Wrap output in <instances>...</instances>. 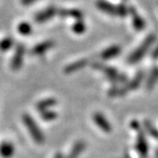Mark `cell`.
I'll list each match as a JSON object with an SVG mask.
<instances>
[{"label":"cell","instance_id":"6da1fadb","mask_svg":"<svg viewBox=\"0 0 158 158\" xmlns=\"http://www.w3.org/2000/svg\"><path fill=\"white\" fill-rule=\"evenodd\" d=\"M93 67L94 68V69L102 72L106 75V77L111 82L119 83V84H125L128 82L127 76L125 74L119 73L116 69H114V67H110V66H107L105 64L99 63V62L94 63Z\"/></svg>","mask_w":158,"mask_h":158},{"label":"cell","instance_id":"7a4b0ae2","mask_svg":"<svg viewBox=\"0 0 158 158\" xmlns=\"http://www.w3.org/2000/svg\"><path fill=\"white\" fill-rule=\"evenodd\" d=\"M96 7L102 10L103 13L108 14L112 16H120L124 17L129 14V8H127L124 4L114 5L111 4L106 0H97Z\"/></svg>","mask_w":158,"mask_h":158},{"label":"cell","instance_id":"3957f363","mask_svg":"<svg viewBox=\"0 0 158 158\" xmlns=\"http://www.w3.org/2000/svg\"><path fill=\"white\" fill-rule=\"evenodd\" d=\"M154 41H155V35H150L147 36L146 39L141 43L140 46L131 53V55L128 58V63L129 64H135V63L139 62L146 55V53L149 51V49L152 46Z\"/></svg>","mask_w":158,"mask_h":158},{"label":"cell","instance_id":"277c9868","mask_svg":"<svg viewBox=\"0 0 158 158\" xmlns=\"http://www.w3.org/2000/svg\"><path fill=\"white\" fill-rule=\"evenodd\" d=\"M22 120H23L24 125L26 126L27 130L29 131L33 141L36 142L39 145L43 144L45 141L44 133L41 131L40 128L38 127L36 122L33 120V118L31 115H29L28 114H23V116H22Z\"/></svg>","mask_w":158,"mask_h":158},{"label":"cell","instance_id":"5b68a950","mask_svg":"<svg viewBox=\"0 0 158 158\" xmlns=\"http://www.w3.org/2000/svg\"><path fill=\"white\" fill-rule=\"evenodd\" d=\"M131 129H133L137 131L136 150H137L139 155L142 158H147V156H148V152H149V146H148V143H147V140L145 137V133L141 130L139 123L136 120L131 121Z\"/></svg>","mask_w":158,"mask_h":158},{"label":"cell","instance_id":"8992f818","mask_svg":"<svg viewBox=\"0 0 158 158\" xmlns=\"http://www.w3.org/2000/svg\"><path fill=\"white\" fill-rule=\"evenodd\" d=\"M25 52L26 50L23 44H19L16 47L12 62H10V69L13 71H18L21 69L22 64H23V60H24Z\"/></svg>","mask_w":158,"mask_h":158},{"label":"cell","instance_id":"52a82bcc","mask_svg":"<svg viewBox=\"0 0 158 158\" xmlns=\"http://www.w3.org/2000/svg\"><path fill=\"white\" fill-rule=\"evenodd\" d=\"M93 119H94V122L95 123V125L104 132H110L111 131V126L110 122L108 121V119L101 114V112H94V115H93Z\"/></svg>","mask_w":158,"mask_h":158},{"label":"cell","instance_id":"ba28073f","mask_svg":"<svg viewBox=\"0 0 158 158\" xmlns=\"http://www.w3.org/2000/svg\"><path fill=\"white\" fill-rule=\"evenodd\" d=\"M129 14L131 15V22H132V26L136 31H143L146 27L145 20L140 16V15L137 13V10H135L133 7L129 8Z\"/></svg>","mask_w":158,"mask_h":158},{"label":"cell","instance_id":"9c48e42d","mask_svg":"<svg viewBox=\"0 0 158 158\" xmlns=\"http://www.w3.org/2000/svg\"><path fill=\"white\" fill-rule=\"evenodd\" d=\"M56 13H57L56 8L53 6H50L47 9L39 12L35 16V20L37 22V23H44V22H46V21L50 20L51 18H52L56 15Z\"/></svg>","mask_w":158,"mask_h":158},{"label":"cell","instance_id":"30bf717a","mask_svg":"<svg viewBox=\"0 0 158 158\" xmlns=\"http://www.w3.org/2000/svg\"><path fill=\"white\" fill-rule=\"evenodd\" d=\"M143 79H144V72H138L131 80L125 83V85H123V87H124V89H125V91L127 92V94L130 91H133V89H136L137 88H139Z\"/></svg>","mask_w":158,"mask_h":158},{"label":"cell","instance_id":"8fae6325","mask_svg":"<svg viewBox=\"0 0 158 158\" xmlns=\"http://www.w3.org/2000/svg\"><path fill=\"white\" fill-rule=\"evenodd\" d=\"M53 45H54V42L52 40H47V41L41 42L39 44L35 45V46L32 48L31 53L35 54V55H42L46 52H48L50 49H52L53 47Z\"/></svg>","mask_w":158,"mask_h":158},{"label":"cell","instance_id":"7c38bea8","mask_svg":"<svg viewBox=\"0 0 158 158\" xmlns=\"http://www.w3.org/2000/svg\"><path fill=\"white\" fill-rule=\"evenodd\" d=\"M89 63V60L84 58V59H80V60H77L75 62H73L71 64L68 65L65 69H64V72L66 73H75L77 71H80L82 70L83 68H85Z\"/></svg>","mask_w":158,"mask_h":158},{"label":"cell","instance_id":"4fadbf2b","mask_svg":"<svg viewBox=\"0 0 158 158\" xmlns=\"http://www.w3.org/2000/svg\"><path fill=\"white\" fill-rule=\"evenodd\" d=\"M15 154V146L9 141H3L0 144V155L3 158H10Z\"/></svg>","mask_w":158,"mask_h":158},{"label":"cell","instance_id":"5bb4252c","mask_svg":"<svg viewBox=\"0 0 158 158\" xmlns=\"http://www.w3.org/2000/svg\"><path fill=\"white\" fill-rule=\"evenodd\" d=\"M121 52V48L117 45H114V46H110L109 48H107L106 50H104L100 54L101 59L103 60H108L110 58H114L115 56H117L118 54H120Z\"/></svg>","mask_w":158,"mask_h":158},{"label":"cell","instance_id":"9a60e30c","mask_svg":"<svg viewBox=\"0 0 158 158\" xmlns=\"http://www.w3.org/2000/svg\"><path fill=\"white\" fill-rule=\"evenodd\" d=\"M58 15L63 17H70L75 20H81L83 17L82 13L76 9H61L58 10Z\"/></svg>","mask_w":158,"mask_h":158},{"label":"cell","instance_id":"2e32d148","mask_svg":"<svg viewBox=\"0 0 158 158\" xmlns=\"http://www.w3.org/2000/svg\"><path fill=\"white\" fill-rule=\"evenodd\" d=\"M157 82H158V67L155 66L152 69L150 75H149L148 79H147L146 89H148V91H152V89L155 87Z\"/></svg>","mask_w":158,"mask_h":158},{"label":"cell","instance_id":"e0dca14e","mask_svg":"<svg viewBox=\"0 0 158 158\" xmlns=\"http://www.w3.org/2000/svg\"><path fill=\"white\" fill-rule=\"evenodd\" d=\"M85 148H86V143L84 141H77L73 147L71 152L67 156V158H78L79 155L84 152Z\"/></svg>","mask_w":158,"mask_h":158},{"label":"cell","instance_id":"ac0fdd59","mask_svg":"<svg viewBox=\"0 0 158 158\" xmlns=\"http://www.w3.org/2000/svg\"><path fill=\"white\" fill-rule=\"evenodd\" d=\"M56 103H57V101H56L54 98H52V97L47 98V99H44V100L39 101V102L36 104V109H37V110L42 112L44 110H51V108L55 106Z\"/></svg>","mask_w":158,"mask_h":158},{"label":"cell","instance_id":"d6986e66","mask_svg":"<svg viewBox=\"0 0 158 158\" xmlns=\"http://www.w3.org/2000/svg\"><path fill=\"white\" fill-rule=\"evenodd\" d=\"M17 31L21 35H30L32 31V28L28 22H21L17 26Z\"/></svg>","mask_w":158,"mask_h":158},{"label":"cell","instance_id":"ffe728a7","mask_svg":"<svg viewBox=\"0 0 158 158\" xmlns=\"http://www.w3.org/2000/svg\"><path fill=\"white\" fill-rule=\"evenodd\" d=\"M144 125H145V128L147 130V131H148L152 136L155 139H158V130L152 125V123L149 120H146L144 122Z\"/></svg>","mask_w":158,"mask_h":158},{"label":"cell","instance_id":"44dd1931","mask_svg":"<svg viewBox=\"0 0 158 158\" xmlns=\"http://www.w3.org/2000/svg\"><path fill=\"white\" fill-rule=\"evenodd\" d=\"M14 45V40L10 37H6L0 41V52H7Z\"/></svg>","mask_w":158,"mask_h":158},{"label":"cell","instance_id":"7402d4cb","mask_svg":"<svg viewBox=\"0 0 158 158\" xmlns=\"http://www.w3.org/2000/svg\"><path fill=\"white\" fill-rule=\"evenodd\" d=\"M73 31L77 33V35H81L86 31V25L82 20H76L75 23L72 27Z\"/></svg>","mask_w":158,"mask_h":158},{"label":"cell","instance_id":"603a6c76","mask_svg":"<svg viewBox=\"0 0 158 158\" xmlns=\"http://www.w3.org/2000/svg\"><path fill=\"white\" fill-rule=\"evenodd\" d=\"M57 117V114L52 110H47L41 112V118L45 121H52Z\"/></svg>","mask_w":158,"mask_h":158},{"label":"cell","instance_id":"cb8c5ba5","mask_svg":"<svg viewBox=\"0 0 158 158\" xmlns=\"http://www.w3.org/2000/svg\"><path fill=\"white\" fill-rule=\"evenodd\" d=\"M36 0H21V4L24 5V6H28V5H31Z\"/></svg>","mask_w":158,"mask_h":158},{"label":"cell","instance_id":"d4e9b609","mask_svg":"<svg viewBox=\"0 0 158 158\" xmlns=\"http://www.w3.org/2000/svg\"><path fill=\"white\" fill-rule=\"evenodd\" d=\"M152 57L153 59H157V58H158V46L153 50V52H152Z\"/></svg>","mask_w":158,"mask_h":158},{"label":"cell","instance_id":"484cf974","mask_svg":"<svg viewBox=\"0 0 158 158\" xmlns=\"http://www.w3.org/2000/svg\"><path fill=\"white\" fill-rule=\"evenodd\" d=\"M53 158H63V155H62L60 152H58V153H56V154H55V156H54Z\"/></svg>","mask_w":158,"mask_h":158},{"label":"cell","instance_id":"4316f807","mask_svg":"<svg viewBox=\"0 0 158 158\" xmlns=\"http://www.w3.org/2000/svg\"><path fill=\"white\" fill-rule=\"evenodd\" d=\"M155 156H156V158H158V149H157L156 152H155Z\"/></svg>","mask_w":158,"mask_h":158}]
</instances>
